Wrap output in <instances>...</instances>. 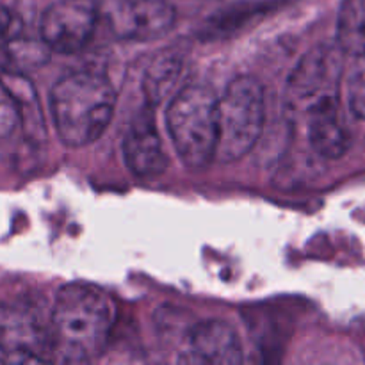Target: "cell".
I'll return each instance as SVG.
<instances>
[{"mask_svg":"<svg viewBox=\"0 0 365 365\" xmlns=\"http://www.w3.org/2000/svg\"><path fill=\"white\" fill-rule=\"evenodd\" d=\"M116 310L106 291L91 284L63 285L50 312V362L84 364L109 344Z\"/></svg>","mask_w":365,"mask_h":365,"instance_id":"6da1fadb","label":"cell"},{"mask_svg":"<svg viewBox=\"0 0 365 365\" xmlns=\"http://www.w3.org/2000/svg\"><path fill=\"white\" fill-rule=\"evenodd\" d=\"M50 106L61 141L81 148L96 141L109 127L116 93L102 73L73 71L53 86Z\"/></svg>","mask_w":365,"mask_h":365,"instance_id":"7a4b0ae2","label":"cell"},{"mask_svg":"<svg viewBox=\"0 0 365 365\" xmlns=\"http://www.w3.org/2000/svg\"><path fill=\"white\" fill-rule=\"evenodd\" d=\"M166 123L171 143L189 170H205L216 155L217 98L209 88L191 84L170 100Z\"/></svg>","mask_w":365,"mask_h":365,"instance_id":"3957f363","label":"cell"},{"mask_svg":"<svg viewBox=\"0 0 365 365\" xmlns=\"http://www.w3.org/2000/svg\"><path fill=\"white\" fill-rule=\"evenodd\" d=\"M266 120L264 89L250 75L235 77L217 100V143L214 160L242 159L259 141Z\"/></svg>","mask_w":365,"mask_h":365,"instance_id":"277c9868","label":"cell"},{"mask_svg":"<svg viewBox=\"0 0 365 365\" xmlns=\"http://www.w3.org/2000/svg\"><path fill=\"white\" fill-rule=\"evenodd\" d=\"M0 353L11 362H50V314L32 298L0 302Z\"/></svg>","mask_w":365,"mask_h":365,"instance_id":"5b68a950","label":"cell"},{"mask_svg":"<svg viewBox=\"0 0 365 365\" xmlns=\"http://www.w3.org/2000/svg\"><path fill=\"white\" fill-rule=\"evenodd\" d=\"M342 53L341 48L334 46H317L299 61L285 89L289 109L307 113L319 100L339 95Z\"/></svg>","mask_w":365,"mask_h":365,"instance_id":"8992f818","label":"cell"},{"mask_svg":"<svg viewBox=\"0 0 365 365\" xmlns=\"http://www.w3.org/2000/svg\"><path fill=\"white\" fill-rule=\"evenodd\" d=\"M98 18L96 0H57L43 13L39 34L53 52L75 53L89 43Z\"/></svg>","mask_w":365,"mask_h":365,"instance_id":"52a82bcc","label":"cell"},{"mask_svg":"<svg viewBox=\"0 0 365 365\" xmlns=\"http://www.w3.org/2000/svg\"><path fill=\"white\" fill-rule=\"evenodd\" d=\"M102 14L110 32L127 41L155 39L177 21V9L168 0H113Z\"/></svg>","mask_w":365,"mask_h":365,"instance_id":"ba28073f","label":"cell"},{"mask_svg":"<svg viewBox=\"0 0 365 365\" xmlns=\"http://www.w3.org/2000/svg\"><path fill=\"white\" fill-rule=\"evenodd\" d=\"M153 123L152 116L145 113L132 121L125 134L123 157L135 177H157L168 168L166 153Z\"/></svg>","mask_w":365,"mask_h":365,"instance_id":"9c48e42d","label":"cell"},{"mask_svg":"<svg viewBox=\"0 0 365 365\" xmlns=\"http://www.w3.org/2000/svg\"><path fill=\"white\" fill-rule=\"evenodd\" d=\"M189 353L184 360L200 364L242 362V346L232 324L221 319L202 321L189 334Z\"/></svg>","mask_w":365,"mask_h":365,"instance_id":"30bf717a","label":"cell"},{"mask_svg":"<svg viewBox=\"0 0 365 365\" xmlns=\"http://www.w3.org/2000/svg\"><path fill=\"white\" fill-rule=\"evenodd\" d=\"M309 139L312 148L324 159H339L351 145L348 128L339 114V95L327 96L309 110Z\"/></svg>","mask_w":365,"mask_h":365,"instance_id":"8fae6325","label":"cell"},{"mask_svg":"<svg viewBox=\"0 0 365 365\" xmlns=\"http://www.w3.org/2000/svg\"><path fill=\"white\" fill-rule=\"evenodd\" d=\"M184 68L182 57L173 52H164L153 59L143 82V91L150 107L159 106L168 96H173V93H177Z\"/></svg>","mask_w":365,"mask_h":365,"instance_id":"7c38bea8","label":"cell"},{"mask_svg":"<svg viewBox=\"0 0 365 365\" xmlns=\"http://www.w3.org/2000/svg\"><path fill=\"white\" fill-rule=\"evenodd\" d=\"M337 46L353 57H365V0H342L337 16Z\"/></svg>","mask_w":365,"mask_h":365,"instance_id":"4fadbf2b","label":"cell"},{"mask_svg":"<svg viewBox=\"0 0 365 365\" xmlns=\"http://www.w3.org/2000/svg\"><path fill=\"white\" fill-rule=\"evenodd\" d=\"M348 106L359 120H365V63L356 68L348 82Z\"/></svg>","mask_w":365,"mask_h":365,"instance_id":"5bb4252c","label":"cell"},{"mask_svg":"<svg viewBox=\"0 0 365 365\" xmlns=\"http://www.w3.org/2000/svg\"><path fill=\"white\" fill-rule=\"evenodd\" d=\"M21 18L9 7L0 6V48L11 45L21 34Z\"/></svg>","mask_w":365,"mask_h":365,"instance_id":"9a60e30c","label":"cell"},{"mask_svg":"<svg viewBox=\"0 0 365 365\" xmlns=\"http://www.w3.org/2000/svg\"><path fill=\"white\" fill-rule=\"evenodd\" d=\"M20 125L21 118L18 107L13 103L0 102V141L11 138Z\"/></svg>","mask_w":365,"mask_h":365,"instance_id":"2e32d148","label":"cell"}]
</instances>
